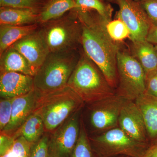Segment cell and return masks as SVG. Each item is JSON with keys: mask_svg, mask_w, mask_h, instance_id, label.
Here are the masks:
<instances>
[{"mask_svg": "<svg viewBox=\"0 0 157 157\" xmlns=\"http://www.w3.org/2000/svg\"><path fill=\"white\" fill-rule=\"evenodd\" d=\"M119 127L134 140L150 144L143 115L135 101L125 102L119 119Z\"/></svg>", "mask_w": 157, "mask_h": 157, "instance_id": "7c38bea8", "label": "cell"}, {"mask_svg": "<svg viewBox=\"0 0 157 157\" xmlns=\"http://www.w3.org/2000/svg\"><path fill=\"white\" fill-rule=\"evenodd\" d=\"M80 53L77 50L49 52L34 76V89L39 95L67 86Z\"/></svg>", "mask_w": 157, "mask_h": 157, "instance_id": "277c9868", "label": "cell"}, {"mask_svg": "<svg viewBox=\"0 0 157 157\" xmlns=\"http://www.w3.org/2000/svg\"><path fill=\"white\" fill-rule=\"evenodd\" d=\"M50 133L45 132L39 140L32 144L30 157H49Z\"/></svg>", "mask_w": 157, "mask_h": 157, "instance_id": "484cf974", "label": "cell"}, {"mask_svg": "<svg viewBox=\"0 0 157 157\" xmlns=\"http://www.w3.org/2000/svg\"><path fill=\"white\" fill-rule=\"evenodd\" d=\"M134 1H135V2H139L140 1H141V0H134Z\"/></svg>", "mask_w": 157, "mask_h": 157, "instance_id": "d590c367", "label": "cell"}, {"mask_svg": "<svg viewBox=\"0 0 157 157\" xmlns=\"http://www.w3.org/2000/svg\"><path fill=\"white\" fill-rule=\"evenodd\" d=\"M130 52L140 63L145 73L157 70V52L153 44L147 40L132 42Z\"/></svg>", "mask_w": 157, "mask_h": 157, "instance_id": "ac0fdd59", "label": "cell"}, {"mask_svg": "<svg viewBox=\"0 0 157 157\" xmlns=\"http://www.w3.org/2000/svg\"><path fill=\"white\" fill-rule=\"evenodd\" d=\"M32 144L22 136L17 137L11 148L16 157H30Z\"/></svg>", "mask_w": 157, "mask_h": 157, "instance_id": "83f0119b", "label": "cell"}, {"mask_svg": "<svg viewBox=\"0 0 157 157\" xmlns=\"http://www.w3.org/2000/svg\"><path fill=\"white\" fill-rule=\"evenodd\" d=\"M142 157H157V142L150 145Z\"/></svg>", "mask_w": 157, "mask_h": 157, "instance_id": "d6a6232c", "label": "cell"}, {"mask_svg": "<svg viewBox=\"0 0 157 157\" xmlns=\"http://www.w3.org/2000/svg\"><path fill=\"white\" fill-rule=\"evenodd\" d=\"M38 29V24L26 25H0V55L20 39Z\"/></svg>", "mask_w": 157, "mask_h": 157, "instance_id": "d6986e66", "label": "cell"}, {"mask_svg": "<svg viewBox=\"0 0 157 157\" xmlns=\"http://www.w3.org/2000/svg\"><path fill=\"white\" fill-rule=\"evenodd\" d=\"M102 1H107V0H102Z\"/></svg>", "mask_w": 157, "mask_h": 157, "instance_id": "f35d334b", "label": "cell"}, {"mask_svg": "<svg viewBox=\"0 0 157 157\" xmlns=\"http://www.w3.org/2000/svg\"><path fill=\"white\" fill-rule=\"evenodd\" d=\"M0 157H16L15 156V155L13 153V152L11 150L10 151L8 152L7 153H6V155H4Z\"/></svg>", "mask_w": 157, "mask_h": 157, "instance_id": "836d02e7", "label": "cell"}, {"mask_svg": "<svg viewBox=\"0 0 157 157\" xmlns=\"http://www.w3.org/2000/svg\"><path fill=\"white\" fill-rule=\"evenodd\" d=\"M106 29L113 40L121 43L125 39H129L130 33L123 21L118 18L111 20L106 24Z\"/></svg>", "mask_w": 157, "mask_h": 157, "instance_id": "cb8c5ba5", "label": "cell"}, {"mask_svg": "<svg viewBox=\"0 0 157 157\" xmlns=\"http://www.w3.org/2000/svg\"><path fill=\"white\" fill-rule=\"evenodd\" d=\"M145 93L157 97V70L145 73Z\"/></svg>", "mask_w": 157, "mask_h": 157, "instance_id": "f546056e", "label": "cell"}, {"mask_svg": "<svg viewBox=\"0 0 157 157\" xmlns=\"http://www.w3.org/2000/svg\"><path fill=\"white\" fill-rule=\"evenodd\" d=\"M33 89V76L17 72H1V98L14 99Z\"/></svg>", "mask_w": 157, "mask_h": 157, "instance_id": "4fadbf2b", "label": "cell"}, {"mask_svg": "<svg viewBox=\"0 0 157 157\" xmlns=\"http://www.w3.org/2000/svg\"><path fill=\"white\" fill-rule=\"evenodd\" d=\"M70 157H99L91 145L84 121L80 120V132L76 147Z\"/></svg>", "mask_w": 157, "mask_h": 157, "instance_id": "7402d4cb", "label": "cell"}, {"mask_svg": "<svg viewBox=\"0 0 157 157\" xmlns=\"http://www.w3.org/2000/svg\"><path fill=\"white\" fill-rule=\"evenodd\" d=\"M38 95L33 89L25 95L13 99L11 121L1 133L13 137L33 113Z\"/></svg>", "mask_w": 157, "mask_h": 157, "instance_id": "5bb4252c", "label": "cell"}, {"mask_svg": "<svg viewBox=\"0 0 157 157\" xmlns=\"http://www.w3.org/2000/svg\"><path fill=\"white\" fill-rule=\"evenodd\" d=\"M39 10L0 7V25H26L39 23Z\"/></svg>", "mask_w": 157, "mask_h": 157, "instance_id": "2e32d148", "label": "cell"}, {"mask_svg": "<svg viewBox=\"0 0 157 157\" xmlns=\"http://www.w3.org/2000/svg\"><path fill=\"white\" fill-rule=\"evenodd\" d=\"M14 137L10 135L1 133L0 135V157L10 151L14 144Z\"/></svg>", "mask_w": 157, "mask_h": 157, "instance_id": "4dcf8cb0", "label": "cell"}, {"mask_svg": "<svg viewBox=\"0 0 157 157\" xmlns=\"http://www.w3.org/2000/svg\"><path fill=\"white\" fill-rule=\"evenodd\" d=\"M82 25L83 51L99 67L113 88L117 86V57L120 44L109 37L106 24L109 21L96 11L75 9Z\"/></svg>", "mask_w": 157, "mask_h": 157, "instance_id": "6da1fadb", "label": "cell"}, {"mask_svg": "<svg viewBox=\"0 0 157 157\" xmlns=\"http://www.w3.org/2000/svg\"><path fill=\"white\" fill-rule=\"evenodd\" d=\"M107 2H109L114 3V0H107Z\"/></svg>", "mask_w": 157, "mask_h": 157, "instance_id": "e575fe53", "label": "cell"}, {"mask_svg": "<svg viewBox=\"0 0 157 157\" xmlns=\"http://www.w3.org/2000/svg\"><path fill=\"white\" fill-rule=\"evenodd\" d=\"M41 25L49 52L77 50L81 45L82 25L75 9Z\"/></svg>", "mask_w": 157, "mask_h": 157, "instance_id": "5b68a950", "label": "cell"}, {"mask_svg": "<svg viewBox=\"0 0 157 157\" xmlns=\"http://www.w3.org/2000/svg\"><path fill=\"white\" fill-rule=\"evenodd\" d=\"M89 137L99 157H142L150 145L134 140L119 127Z\"/></svg>", "mask_w": 157, "mask_h": 157, "instance_id": "8992f818", "label": "cell"}, {"mask_svg": "<svg viewBox=\"0 0 157 157\" xmlns=\"http://www.w3.org/2000/svg\"><path fill=\"white\" fill-rule=\"evenodd\" d=\"M13 99L1 98L0 101V131L2 132L9 124L12 115Z\"/></svg>", "mask_w": 157, "mask_h": 157, "instance_id": "4316f807", "label": "cell"}, {"mask_svg": "<svg viewBox=\"0 0 157 157\" xmlns=\"http://www.w3.org/2000/svg\"><path fill=\"white\" fill-rule=\"evenodd\" d=\"M75 1L78 8L96 11L104 19L108 21L112 20L113 9L109 3L102 0H75Z\"/></svg>", "mask_w": 157, "mask_h": 157, "instance_id": "603a6c76", "label": "cell"}, {"mask_svg": "<svg viewBox=\"0 0 157 157\" xmlns=\"http://www.w3.org/2000/svg\"><path fill=\"white\" fill-rule=\"evenodd\" d=\"M155 48L156 49L157 52V45H155Z\"/></svg>", "mask_w": 157, "mask_h": 157, "instance_id": "8d00e7d4", "label": "cell"}, {"mask_svg": "<svg viewBox=\"0 0 157 157\" xmlns=\"http://www.w3.org/2000/svg\"><path fill=\"white\" fill-rule=\"evenodd\" d=\"M118 77L116 94L135 101L145 92V72L130 51L120 49L117 57Z\"/></svg>", "mask_w": 157, "mask_h": 157, "instance_id": "52a82bcc", "label": "cell"}, {"mask_svg": "<svg viewBox=\"0 0 157 157\" xmlns=\"http://www.w3.org/2000/svg\"><path fill=\"white\" fill-rule=\"evenodd\" d=\"M84 105L76 93L67 86L53 92L38 94L32 113L42 118L45 132L51 134Z\"/></svg>", "mask_w": 157, "mask_h": 157, "instance_id": "7a4b0ae2", "label": "cell"}, {"mask_svg": "<svg viewBox=\"0 0 157 157\" xmlns=\"http://www.w3.org/2000/svg\"><path fill=\"white\" fill-rule=\"evenodd\" d=\"M1 72H17L33 76L35 73L27 60L21 53L10 47L0 55Z\"/></svg>", "mask_w": 157, "mask_h": 157, "instance_id": "e0dca14e", "label": "cell"}, {"mask_svg": "<svg viewBox=\"0 0 157 157\" xmlns=\"http://www.w3.org/2000/svg\"><path fill=\"white\" fill-rule=\"evenodd\" d=\"M146 40L155 45H157V26L151 25Z\"/></svg>", "mask_w": 157, "mask_h": 157, "instance_id": "1f68e13d", "label": "cell"}, {"mask_svg": "<svg viewBox=\"0 0 157 157\" xmlns=\"http://www.w3.org/2000/svg\"><path fill=\"white\" fill-rule=\"evenodd\" d=\"M126 157V156H119V157Z\"/></svg>", "mask_w": 157, "mask_h": 157, "instance_id": "74e56055", "label": "cell"}, {"mask_svg": "<svg viewBox=\"0 0 157 157\" xmlns=\"http://www.w3.org/2000/svg\"><path fill=\"white\" fill-rule=\"evenodd\" d=\"M138 2L146 13L151 25L157 26V0H141Z\"/></svg>", "mask_w": 157, "mask_h": 157, "instance_id": "f1b7e54d", "label": "cell"}, {"mask_svg": "<svg viewBox=\"0 0 157 157\" xmlns=\"http://www.w3.org/2000/svg\"><path fill=\"white\" fill-rule=\"evenodd\" d=\"M27 60L35 74L49 53L40 29L26 36L11 46Z\"/></svg>", "mask_w": 157, "mask_h": 157, "instance_id": "8fae6325", "label": "cell"}, {"mask_svg": "<svg viewBox=\"0 0 157 157\" xmlns=\"http://www.w3.org/2000/svg\"><path fill=\"white\" fill-rule=\"evenodd\" d=\"M135 101L143 115L151 145L157 142V97L144 93Z\"/></svg>", "mask_w": 157, "mask_h": 157, "instance_id": "9a60e30c", "label": "cell"}, {"mask_svg": "<svg viewBox=\"0 0 157 157\" xmlns=\"http://www.w3.org/2000/svg\"><path fill=\"white\" fill-rule=\"evenodd\" d=\"M47 0H3L0 7L41 10Z\"/></svg>", "mask_w": 157, "mask_h": 157, "instance_id": "d4e9b609", "label": "cell"}, {"mask_svg": "<svg viewBox=\"0 0 157 157\" xmlns=\"http://www.w3.org/2000/svg\"><path fill=\"white\" fill-rule=\"evenodd\" d=\"M82 109L50 134L49 157H70L72 155L79 137Z\"/></svg>", "mask_w": 157, "mask_h": 157, "instance_id": "30bf717a", "label": "cell"}, {"mask_svg": "<svg viewBox=\"0 0 157 157\" xmlns=\"http://www.w3.org/2000/svg\"><path fill=\"white\" fill-rule=\"evenodd\" d=\"M126 101L115 94L87 104L89 121L94 135L119 127L121 110Z\"/></svg>", "mask_w": 157, "mask_h": 157, "instance_id": "ba28073f", "label": "cell"}, {"mask_svg": "<svg viewBox=\"0 0 157 157\" xmlns=\"http://www.w3.org/2000/svg\"><path fill=\"white\" fill-rule=\"evenodd\" d=\"M45 133V125L42 118L36 114L32 113L13 137L15 140L22 136L33 144L39 140Z\"/></svg>", "mask_w": 157, "mask_h": 157, "instance_id": "44dd1931", "label": "cell"}, {"mask_svg": "<svg viewBox=\"0 0 157 157\" xmlns=\"http://www.w3.org/2000/svg\"><path fill=\"white\" fill-rule=\"evenodd\" d=\"M67 86L87 105L116 94L104 74L84 51L70 76Z\"/></svg>", "mask_w": 157, "mask_h": 157, "instance_id": "3957f363", "label": "cell"}, {"mask_svg": "<svg viewBox=\"0 0 157 157\" xmlns=\"http://www.w3.org/2000/svg\"><path fill=\"white\" fill-rule=\"evenodd\" d=\"M78 8L75 0H47L40 10L39 23L57 19Z\"/></svg>", "mask_w": 157, "mask_h": 157, "instance_id": "ffe728a7", "label": "cell"}, {"mask_svg": "<svg viewBox=\"0 0 157 157\" xmlns=\"http://www.w3.org/2000/svg\"><path fill=\"white\" fill-rule=\"evenodd\" d=\"M114 3L119 7L116 18L127 26L132 42L146 40L151 24L139 3L134 0H114Z\"/></svg>", "mask_w": 157, "mask_h": 157, "instance_id": "9c48e42d", "label": "cell"}]
</instances>
